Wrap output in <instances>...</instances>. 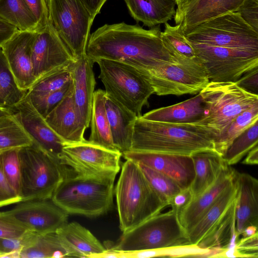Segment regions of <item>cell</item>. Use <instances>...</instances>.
I'll return each mask as SVG.
<instances>
[{
  "instance_id": "obj_1",
  "label": "cell",
  "mask_w": 258,
  "mask_h": 258,
  "mask_svg": "<svg viewBox=\"0 0 258 258\" xmlns=\"http://www.w3.org/2000/svg\"><path fill=\"white\" fill-rule=\"evenodd\" d=\"M160 25L147 30L121 22L105 24L90 34L86 54L98 59L119 61L143 73L178 60L164 46Z\"/></svg>"
},
{
  "instance_id": "obj_2",
  "label": "cell",
  "mask_w": 258,
  "mask_h": 258,
  "mask_svg": "<svg viewBox=\"0 0 258 258\" xmlns=\"http://www.w3.org/2000/svg\"><path fill=\"white\" fill-rule=\"evenodd\" d=\"M218 136L201 124L159 122L139 117L134 125L131 150L190 156L199 151L214 150Z\"/></svg>"
},
{
  "instance_id": "obj_3",
  "label": "cell",
  "mask_w": 258,
  "mask_h": 258,
  "mask_svg": "<svg viewBox=\"0 0 258 258\" xmlns=\"http://www.w3.org/2000/svg\"><path fill=\"white\" fill-rule=\"evenodd\" d=\"M114 188L119 228L126 232L168 206L152 187L138 163L126 160Z\"/></svg>"
},
{
  "instance_id": "obj_4",
  "label": "cell",
  "mask_w": 258,
  "mask_h": 258,
  "mask_svg": "<svg viewBox=\"0 0 258 258\" xmlns=\"http://www.w3.org/2000/svg\"><path fill=\"white\" fill-rule=\"evenodd\" d=\"M115 177L69 174L51 200L69 214L89 217L103 215L113 207Z\"/></svg>"
},
{
  "instance_id": "obj_5",
  "label": "cell",
  "mask_w": 258,
  "mask_h": 258,
  "mask_svg": "<svg viewBox=\"0 0 258 258\" xmlns=\"http://www.w3.org/2000/svg\"><path fill=\"white\" fill-rule=\"evenodd\" d=\"M19 155L21 201L51 199L64 178L70 174L67 167L33 142L20 149Z\"/></svg>"
},
{
  "instance_id": "obj_6",
  "label": "cell",
  "mask_w": 258,
  "mask_h": 258,
  "mask_svg": "<svg viewBox=\"0 0 258 258\" xmlns=\"http://www.w3.org/2000/svg\"><path fill=\"white\" fill-rule=\"evenodd\" d=\"M190 244L177 212L159 213L122 232L110 248L122 252L153 249Z\"/></svg>"
},
{
  "instance_id": "obj_7",
  "label": "cell",
  "mask_w": 258,
  "mask_h": 258,
  "mask_svg": "<svg viewBox=\"0 0 258 258\" xmlns=\"http://www.w3.org/2000/svg\"><path fill=\"white\" fill-rule=\"evenodd\" d=\"M95 62L105 93L141 117L143 107L149 106L148 99L154 93L150 83L135 68L122 62L101 58Z\"/></svg>"
},
{
  "instance_id": "obj_8",
  "label": "cell",
  "mask_w": 258,
  "mask_h": 258,
  "mask_svg": "<svg viewBox=\"0 0 258 258\" xmlns=\"http://www.w3.org/2000/svg\"><path fill=\"white\" fill-rule=\"evenodd\" d=\"M199 93L206 105V115L199 124L212 129L218 136L238 114L258 102V95L234 82H209Z\"/></svg>"
},
{
  "instance_id": "obj_9",
  "label": "cell",
  "mask_w": 258,
  "mask_h": 258,
  "mask_svg": "<svg viewBox=\"0 0 258 258\" xmlns=\"http://www.w3.org/2000/svg\"><path fill=\"white\" fill-rule=\"evenodd\" d=\"M183 32L192 42L258 51V33L237 12L224 14Z\"/></svg>"
},
{
  "instance_id": "obj_10",
  "label": "cell",
  "mask_w": 258,
  "mask_h": 258,
  "mask_svg": "<svg viewBox=\"0 0 258 258\" xmlns=\"http://www.w3.org/2000/svg\"><path fill=\"white\" fill-rule=\"evenodd\" d=\"M159 96L199 93L210 82L203 64L195 59H178L140 73Z\"/></svg>"
},
{
  "instance_id": "obj_11",
  "label": "cell",
  "mask_w": 258,
  "mask_h": 258,
  "mask_svg": "<svg viewBox=\"0 0 258 258\" xmlns=\"http://www.w3.org/2000/svg\"><path fill=\"white\" fill-rule=\"evenodd\" d=\"M49 20L75 60L86 54L94 19L81 0H48Z\"/></svg>"
},
{
  "instance_id": "obj_12",
  "label": "cell",
  "mask_w": 258,
  "mask_h": 258,
  "mask_svg": "<svg viewBox=\"0 0 258 258\" xmlns=\"http://www.w3.org/2000/svg\"><path fill=\"white\" fill-rule=\"evenodd\" d=\"M210 82H234L258 67V51L191 42Z\"/></svg>"
},
{
  "instance_id": "obj_13",
  "label": "cell",
  "mask_w": 258,
  "mask_h": 258,
  "mask_svg": "<svg viewBox=\"0 0 258 258\" xmlns=\"http://www.w3.org/2000/svg\"><path fill=\"white\" fill-rule=\"evenodd\" d=\"M62 164L75 174L116 176L120 170L122 153L93 144L89 141L64 144Z\"/></svg>"
},
{
  "instance_id": "obj_14",
  "label": "cell",
  "mask_w": 258,
  "mask_h": 258,
  "mask_svg": "<svg viewBox=\"0 0 258 258\" xmlns=\"http://www.w3.org/2000/svg\"><path fill=\"white\" fill-rule=\"evenodd\" d=\"M6 213L27 230L42 234L55 232L68 222L69 214L51 199L21 201Z\"/></svg>"
},
{
  "instance_id": "obj_15",
  "label": "cell",
  "mask_w": 258,
  "mask_h": 258,
  "mask_svg": "<svg viewBox=\"0 0 258 258\" xmlns=\"http://www.w3.org/2000/svg\"><path fill=\"white\" fill-rule=\"evenodd\" d=\"M36 32L32 46V59L36 81L69 66L75 59L50 22Z\"/></svg>"
},
{
  "instance_id": "obj_16",
  "label": "cell",
  "mask_w": 258,
  "mask_h": 258,
  "mask_svg": "<svg viewBox=\"0 0 258 258\" xmlns=\"http://www.w3.org/2000/svg\"><path fill=\"white\" fill-rule=\"evenodd\" d=\"M10 109L21 123L33 143L62 164L63 148L66 142L35 109L27 96Z\"/></svg>"
},
{
  "instance_id": "obj_17",
  "label": "cell",
  "mask_w": 258,
  "mask_h": 258,
  "mask_svg": "<svg viewBox=\"0 0 258 258\" xmlns=\"http://www.w3.org/2000/svg\"><path fill=\"white\" fill-rule=\"evenodd\" d=\"M132 160L159 171L174 180L183 188L189 187L195 175L190 156L131 150L122 153Z\"/></svg>"
},
{
  "instance_id": "obj_18",
  "label": "cell",
  "mask_w": 258,
  "mask_h": 258,
  "mask_svg": "<svg viewBox=\"0 0 258 258\" xmlns=\"http://www.w3.org/2000/svg\"><path fill=\"white\" fill-rule=\"evenodd\" d=\"M36 34V31L18 30L1 46L19 87L25 91H28L36 81L32 59Z\"/></svg>"
},
{
  "instance_id": "obj_19",
  "label": "cell",
  "mask_w": 258,
  "mask_h": 258,
  "mask_svg": "<svg viewBox=\"0 0 258 258\" xmlns=\"http://www.w3.org/2000/svg\"><path fill=\"white\" fill-rule=\"evenodd\" d=\"M45 119L66 143H75L86 140L84 135L87 127L75 104L73 83L66 96Z\"/></svg>"
},
{
  "instance_id": "obj_20",
  "label": "cell",
  "mask_w": 258,
  "mask_h": 258,
  "mask_svg": "<svg viewBox=\"0 0 258 258\" xmlns=\"http://www.w3.org/2000/svg\"><path fill=\"white\" fill-rule=\"evenodd\" d=\"M94 63L85 54L75 60L69 66L74 101L87 128L90 123L96 84L93 70Z\"/></svg>"
},
{
  "instance_id": "obj_21",
  "label": "cell",
  "mask_w": 258,
  "mask_h": 258,
  "mask_svg": "<svg viewBox=\"0 0 258 258\" xmlns=\"http://www.w3.org/2000/svg\"><path fill=\"white\" fill-rule=\"evenodd\" d=\"M236 172V170L226 164L212 185L193 199L178 213L179 222L186 233L221 192L234 181Z\"/></svg>"
},
{
  "instance_id": "obj_22",
  "label": "cell",
  "mask_w": 258,
  "mask_h": 258,
  "mask_svg": "<svg viewBox=\"0 0 258 258\" xmlns=\"http://www.w3.org/2000/svg\"><path fill=\"white\" fill-rule=\"evenodd\" d=\"M235 231L239 237L248 226H258V180L251 175L236 171Z\"/></svg>"
},
{
  "instance_id": "obj_23",
  "label": "cell",
  "mask_w": 258,
  "mask_h": 258,
  "mask_svg": "<svg viewBox=\"0 0 258 258\" xmlns=\"http://www.w3.org/2000/svg\"><path fill=\"white\" fill-rule=\"evenodd\" d=\"M56 233L69 257L96 258L107 249L91 231L77 222H67Z\"/></svg>"
},
{
  "instance_id": "obj_24",
  "label": "cell",
  "mask_w": 258,
  "mask_h": 258,
  "mask_svg": "<svg viewBox=\"0 0 258 258\" xmlns=\"http://www.w3.org/2000/svg\"><path fill=\"white\" fill-rule=\"evenodd\" d=\"M105 106L114 146L121 153L131 150L137 115L105 93Z\"/></svg>"
},
{
  "instance_id": "obj_25",
  "label": "cell",
  "mask_w": 258,
  "mask_h": 258,
  "mask_svg": "<svg viewBox=\"0 0 258 258\" xmlns=\"http://www.w3.org/2000/svg\"><path fill=\"white\" fill-rule=\"evenodd\" d=\"M206 105L200 93L194 97L169 106L152 110L142 118L175 123H199L205 117Z\"/></svg>"
},
{
  "instance_id": "obj_26",
  "label": "cell",
  "mask_w": 258,
  "mask_h": 258,
  "mask_svg": "<svg viewBox=\"0 0 258 258\" xmlns=\"http://www.w3.org/2000/svg\"><path fill=\"white\" fill-rule=\"evenodd\" d=\"M245 0H190L181 17L183 31L220 16L237 12Z\"/></svg>"
},
{
  "instance_id": "obj_27",
  "label": "cell",
  "mask_w": 258,
  "mask_h": 258,
  "mask_svg": "<svg viewBox=\"0 0 258 258\" xmlns=\"http://www.w3.org/2000/svg\"><path fill=\"white\" fill-rule=\"evenodd\" d=\"M190 156L195 171L194 178L189 186L193 199L212 185L227 164L222 156L213 149L199 151Z\"/></svg>"
},
{
  "instance_id": "obj_28",
  "label": "cell",
  "mask_w": 258,
  "mask_h": 258,
  "mask_svg": "<svg viewBox=\"0 0 258 258\" xmlns=\"http://www.w3.org/2000/svg\"><path fill=\"white\" fill-rule=\"evenodd\" d=\"M132 17L150 28L165 24L174 18L175 0H124Z\"/></svg>"
},
{
  "instance_id": "obj_29",
  "label": "cell",
  "mask_w": 258,
  "mask_h": 258,
  "mask_svg": "<svg viewBox=\"0 0 258 258\" xmlns=\"http://www.w3.org/2000/svg\"><path fill=\"white\" fill-rule=\"evenodd\" d=\"M236 198L197 244L200 248L209 249L234 247L238 240L235 231Z\"/></svg>"
},
{
  "instance_id": "obj_30",
  "label": "cell",
  "mask_w": 258,
  "mask_h": 258,
  "mask_svg": "<svg viewBox=\"0 0 258 258\" xmlns=\"http://www.w3.org/2000/svg\"><path fill=\"white\" fill-rule=\"evenodd\" d=\"M237 191L235 177L234 181L221 192L213 204L187 232V235L190 244H197L200 242L236 198Z\"/></svg>"
},
{
  "instance_id": "obj_31",
  "label": "cell",
  "mask_w": 258,
  "mask_h": 258,
  "mask_svg": "<svg viewBox=\"0 0 258 258\" xmlns=\"http://www.w3.org/2000/svg\"><path fill=\"white\" fill-rule=\"evenodd\" d=\"M105 92H94L91 116L89 141L106 149L118 151L114 145L105 106Z\"/></svg>"
},
{
  "instance_id": "obj_32",
  "label": "cell",
  "mask_w": 258,
  "mask_h": 258,
  "mask_svg": "<svg viewBox=\"0 0 258 258\" xmlns=\"http://www.w3.org/2000/svg\"><path fill=\"white\" fill-rule=\"evenodd\" d=\"M0 18L21 31H36L38 23L24 0H0Z\"/></svg>"
},
{
  "instance_id": "obj_33",
  "label": "cell",
  "mask_w": 258,
  "mask_h": 258,
  "mask_svg": "<svg viewBox=\"0 0 258 258\" xmlns=\"http://www.w3.org/2000/svg\"><path fill=\"white\" fill-rule=\"evenodd\" d=\"M258 120V102L238 114L214 142V150L223 156L233 141Z\"/></svg>"
},
{
  "instance_id": "obj_34",
  "label": "cell",
  "mask_w": 258,
  "mask_h": 258,
  "mask_svg": "<svg viewBox=\"0 0 258 258\" xmlns=\"http://www.w3.org/2000/svg\"><path fill=\"white\" fill-rule=\"evenodd\" d=\"M27 92L19 87L0 47V107L11 109L26 97Z\"/></svg>"
},
{
  "instance_id": "obj_35",
  "label": "cell",
  "mask_w": 258,
  "mask_h": 258,
  "mask_svg": "<svg viewBox=\"0 0 258 258\" xmlns=\"http://www.w3.org/2000/svg\"><path fill=\"white\" fill-rule=\"evenodd\" d=\"M32 144L31 138L13 113L0 118V153Z\"/></svg>"
},
{
  "instance_id": "obj_36",
  "label": "cell",
  "mask_w": 258,
  "mask_h": 258,
  "mask_svg": "<svg viewBox=\"0 0 258 258\" xmlns=\"http://www.w3.org/2000/svg\"><path fill=\"white\" fill-rule=\"evenodd\" d=\"M161 36L165 47L177 59L190 60L198 58L191 42L183 31L181 23L172 26L168 22L165 23Z\"/></svg>"
},
{
  "instance_id": "obj_37",
  "label": "cell",
  "mask_w": 258,
  "mask_h": 258,
  "mask_svg": "<svg viewBox=\"0 0 258 258\" xmlns=\"http://www.w3.org/2000/svg\"><path fill=\"white\" fill-rule=\"evenodd\" d=\"M21 258L69 257L55 232L39 234L35 242L20 252Z\"/></svg>"
},
{
  "instance_id": "obj_38",
  "label": "cell",
  "mask_w": 258,
  "mask_h": 258,
  "mask_svg": "<svg viewBox=\"0 0 258 258\" xmlns=\"http://www.w3.org/2000/svg\"><path fill=\"white\" fill-rule=\"evenodd\" d=\"M258 144V120L238 136L222 156L225 162L231 166L241 159Z\"/></svg>"
},
{
  "instance_id": "obj_39",
  "label": "cell",
  "mask_w": 258,
  "mask_h": 258,
  "mask_svg": "<svg viewBox=\"0 0 258 258\" xmlns=\"http://www.w3.org/2000/svg\"><path fill=\"white\" fill-rule=\"evenodd\" d=\"M138 164L153 189L164 202L169 205L174 196L183 188L174 180L163 173L144 165Z\"/></svg>"
},
{
  "instance_id": "obj_40",
  "label": "cell",
  "mask_w": 258,
  "mask_h": 258,
  "mask_svg": "<svg viewBox=\"0 0 258 258\" xmlns=\"http://www.w3.org/2000/svg\"><path fill=\"white\" fill-rule=\"evenodd\" d=\"M209 249L200 248L197 244H189L158 249L122 252V255L123 258L196 257L197 255L207 251Z\"/></svg>"
},
{
  "instance_id": "obj_41",
  "label": "cell",
  "mask_w": 258,
  "mask_h": 258,
  "mask_svg": "<svg viewBox=\"0 0 258 258\" xmlns=\"http://www.w3.org/2000/svg\"><path fill=\"white\" fill-rule=\"evenodd\" d=\"M72 81L57 90L48 92L28 91L26 96L35 109L44 118L54 108L68 93Z\"/></svg>"
},
{
  "instance_id": "obj_42",
  "label": "cell",
  "mask_w": 258,
  "mask_h": 258,
  "mask_svg": "<svg viewBox=\"0 0 258 258\" xmlns=\"http://www.w3.org/2000/svg\"><path fill=\"white\" fill-rule=\"evenodd\" d=\"M19 150L14 149L1 152L0 163L3 174L7 182L20 198L21 168Z\"/></svg>"
},
{
  "instance_id": "obj_43",
  "label": "cell",
  "mask_w": 258,
  "mask_h": 258,
  "mask_svg": "<svg viewBox=\"0 0 258 258\" xmlns=\"http://www.w3.org/2000/svg\"><path fill=\"white\" fill-rule=\"evenodd\" d=\"M70 64L56 70L36 80L28 91L48 92L62 88L72 80Z\"/></svg>"
},
{
  "instance_id": "obj_44",
  "label": "cell",
  "mask_w": 258,
  "mask_h": 258,
  "mask_svg": "<svg viewBox=\"0 0 258 258\" xmlns=\"http://www.w3.org/2000/svg\"><path fill=\"white\" fill-rule=\"evenodd\" d=\"M39 234L28 231L21 236L0 238V257H10L12 253L19 252L32 245Z\"/></svg>"
},
{
  "instance_id": "obj_45",
  "label": "cell",
  "mask_w": 258,
  "mask_h": 258,
  "mask_svg": "<svg viewBox=\"0 0 258 258\" xmlns=\"http://www.w3.org/2000/svg\"><path fill=\"white\" fill-rule=\"evenodd\" d=\"M6 212H0V238H15L28 231Z\"/></svg>"
},
{
  "instance_id": "obj_46",
  "label": "cell",
  "mask_w": 258,
  "mask_h": 258,
  "mask_svg": "<svg viewBox=\"0 0 258 258\" xmlns=\"http://www.w3.org/2000/svg\"><path fill=\"white\" fill-rule=\"evenodd\" d=\"M38 23L36 31L45 27L49 23L48 0H24Z\"/></svg>"
},
{
  "instance_id": "obj_47",
  "label": "cell",
  "mask_w": 258,
  "mask_h": 258,
  "mask_svg": "<svg viewBox=\"0 0 258 258\" xmlns=\"http://www.w3.org/2000/svg\"><path fill=\"white\" fill-rule=\"evenodd\" d=\"M237 12L258 33V0H245Z\"/></svg>"
},
{
  "instance_id": "obj_48",
  "label": "cell",
  "mask_w": 258,
  "mask_h": 258,
  "mask_svg": "<svg viewBox=\"0 0 258 258\" xmlns=\"http://www.w3.org/2000/svg\"><path fill=\"white\" fill-rule=\"evenodd\" d=\"M244 257H258V232L238 239L234 246Z\"/></svg>"
},
{
  "instance_id": "obj_49",
  "label": "cell",
  "mask_w": 258,
  "mask_h": 258,
  "mask_svg": "<svg viewBox=\"0 0 258 258\" xmlns=\"http://www.w3.org/2000/svg\"><path fill=\"white\" fill-rule=\"evenodd\" d=\"M21 201L7 182L2 170L0 163V207L18 203Z\"/></svg>"
},
{
  "instance_id": "obj_50",
  "label": "cell",
  "mask_w": 258,
  "mask_h": 258,
  "mask_svg": "<svg viewBox=\"0 0 258 258\" xmlns=\"http://www.w3.org/2000/svg\"><path fill=\"white\" fill-rule=\"evenodd\" d=\"M235 83L245 91L258 95V67L245 73Z\"/></svg>"
},
{
  "instance_id": "obj_51",
  "label": "cell",
  "mask_w": 258,
  "mask_h": 258,
  "mask_svg": "<svg viewBox=\"0 0 258 258\" xmlns=\"http://www.w3.org/2000/svg\"><path fill=\"white\" fill-rule=\"evenodd\" d=\"M192 200V196L189 187L184 188L174 196L169 205L178 214Z\"/></svg>"
},
{
  "instance_id": "obj_52",
  "label": "cell",
  "mask_w": 258,
  "mask_h": 258,
  "mask_svg": "<svg viewBox=\"0 0 258 258\" xmlns=\"http://www.w3.org/2000/svg\"><path fill=\"white\" fill-rule=\"evenodd\" d=\"M19 30L0 18V47Z\"/></svg>"
},
{
  "instance_id": "obj_53",
  "label": "cell",
  "mask_w": 258,
  "mask_h": 258,
  "mask_svg": "<svg viewBox=\"0 0 258 258\" xmlns=\"http://www.w3.org/2000/svg\"><path fill=\"white\" fill-rule=\"evenodd\" d=\"M107 0H81L93 19L98 14L100 10Z\"/></svg>"
},
{
  "instance_id": "obj_54",
  "label": "cell",
  "mask_w": 258,
  "mask_h": 258,
  "mask_svg": "<svg viewBox=\"0 0 258 258\" xmlns=\"http://www.w3.org/2000/svg\"><path fill=\"white\" fill-rule=\"evenodd\" d=\"M242 163L247 165H257L258 163V146L252 148L247 153Z\"/></svg>"
},
{
  "instance_id": "obj_55",
  "label": "cell",
  "mask_w": 258,
  "mask_h": 258,
  "mask_svg": "<svg viewBox=\"0 0 258 258\" xmlns=\"http://www.w3.org/2000/svg\"><path fill=\"white\" fill-rule=\"evenodd\" d=\"M190 0H175L177 8L174 17L175 24L181 23V17L183 10Z\"/></svg>"
},
{
  "instance_id": "obj_56",
  "label": "cell",
  "mask_w": 258,
  "mask_h": 258,
  "mask_svg": "<svg viewBox=\"0 0 258 258\" xmlns=\"http://www.w3.org/2000/svg\"><path fill=\"white\" fill-rule=\"evenodd\" d=\"M257 232V227L253 226L246 227L241 234L243 237L252 235Z\"/></svg>"
},
{
  "instance_id": "obj_57",
  "label": "cell",
  "mask_w": 258,
  "mask_h": 258,
  "mask_svg": "<svg viewBox=\"0 0 258 258\" xmlns=\"http://www.w3.org/2000/svg\"><path fill=\"white\" fill-rule=\"evenodd\" d=\"M12 113V111L7 108L0 107V118Z\"/></svg>"
}]
</instances>
